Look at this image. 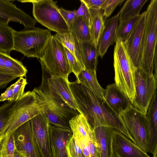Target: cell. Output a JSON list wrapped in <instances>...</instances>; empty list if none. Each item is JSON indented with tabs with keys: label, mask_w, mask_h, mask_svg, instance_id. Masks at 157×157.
<instances>
[{
	"label": "cell",
	"mask_w": 157,
	"mask_h": 157,
	"mask_svg": "<svg viewBox=\"0 0 157 157\" xmlns=\"http://www.w3.org/2000/svg\"><path fill=\"white\" fill-rule=\"evenodd\" d=\"M64 49L72 72L77 78L80 73L84 69L74 55L66 48L64 47Z\"/></svg>",
	"instance_id": "obj_35"
},
{
	"label": "cell",
	"mask_w": 157,
	"mask_h": 157,
	"mask_svg": "<svg viewBox=\"0 0 157 157\" xmlns=\"http://www.w3.org/2000/svg\"><path fill=\"white\" fill-rule=\"evenodd\" d=\"M115 81L132 104L136 95L134 66L123 42L117 39L114 51Z\"/></svg>",
	"instance_id": "obj_4"
},
{
	"label": "cell",
	"mask_w": 157,
	"mask_h": 157,
	"mask_svg": "<svg viewBox=\"0 0 157 157\" xmlns=\"http://www.w3.org/2000/svg\"><path fill=\"white\" fill-rule=\"evenodd\" d=\"M153 157H157V146L155 152L154 154H153Z\"/></svg>",
	"instance_id": "obj_44"
},
{
	"label": "cell",
	"mask_w": 157,
	"mask_h": 157,
	"mask_svg": "<svg viewBox=\"0 0 157 157\" xmlns=\"http://www.w3.org/2000/svg\"><path fill=\"white\" fill-rule=\"evenodd\" d=\"M149 130L147 152L154 154L157 146V89L146 115Z\"/></svg>",
	"instance_id": "obj_21"
},
{
	"label": "cell",
	"mask_w": 157,
	"mask_h": 157,
	"mask_svg": "<svg viewBox=\"0 0 157 157\" xmlns=\"http://www.w3.org/2000/svg\"><path fill=\"white\" fill-rule=\"evenodd\" d=\"M17 76L3 72H0V88H5L10 82L17 78Z\"/></svg>",
	"instance_id": "obj_39"
},
{
	"label": "cell",
	"mask_w": 157,
	"mask_h": 157,
	"mask_svg": "<svg viewBox=\"0 0 157 157\" xmlns=\"http://www.w3.org/2000/svg\"><path fill=\"white\" fill-rule=\"evenodd\" d=\"M39 61L42 71L50 76L68 78L72 73L64 47L54 35L51 36Z\"/></svg>",
	"instance_id": "obj_6"
},
{
	"label": "cell",
	"mask_w": 157,
	"mask_h": 157,
	"mask_svg": "<svg viewBox=\"0 0 157 157\" xmlns=\"http://www.w3.org/2000/svg\"><path fill=\"white\" fill-rule=\"evenodd\" d=\"M146 11L141 14L135 28L127 40L123 42L132 62L136 68H141L143 56L144 33Z\"/></svg>",
	"instance_id": "obj_12"
},
{
	"label": "cell",
	"mask_w": 157,
	"mask_h": 157,
	"mask_svg": "<svg viewBox=\"0 0 157 157\" xmlns=\"http://www.w3.org/2000/svg\"><path fill=\"white\" fill-rule=\"evenodd\" d=\"M154 69V73L153 74L157 79V43L155 48L153 57Z\"/></svg>",
	"instance_id": "obj_42"
},
{
	"label": "cell",
	"mask_w": 157,
	"mask_h": 157,
	"mask_svg": "<svg viewBox=\"0 0 157 157\" xmlns=\"http://www.w3.org/2000/svg\"><path fill=\"white\" fill-rule=\"evenodd\" d=\"M10 21L18 22L25 29L35 28L36 21L21 9L10 0H0V24L8 25Z\"/></svg>",
	"instance_id": "obj_14"
},
{
	"label": "cell",
	"mask_w": 157,
	"mask_h": 157,
	"mask_svg": "<svg viewBox=\"0 0 157 157\" xmlns=\"http://www.w3.org/2000/svg\"><path fill=\"white\" fill-rule=\"evenodd\" d=\"M119 117L135 143L147 152L149 130L146 115L131 104L125 110L120 112Z\"/></svg>",
	"instance_id": "obj_10"
},
{
	"label": "cell",
	"mask_w": 157,
	"mask_h": 157,
	"mask_svg": "<svg viewBox=\"0 0 157 157\" xmlns=\"http://www.w3.org/2000/svg\"><path fill=\"white\" fill-rule=\"evenodd\" d=\"M91 41L97 48L100 36L104 29L105 20L101 9H89Z\"/></svg>",
	"instance_id": "obj_24"
},
{
	"label": "cell",
	"mask_w": 157,
	"mask_h": 157,
	"mask_svg": "<svg viewBox=\"0 0 157 157\" xmlns=\"http://www.w3.org/2000/svg\"><path fill=\"white\" fill-rule=\"evenodd\" d=\"M141 16H133L121 21L118 25L116 34V40L123 42L125 41L136 25Z\"/></svg>",
	"instance_id": "obj_30"
},
{
	"label": "cell",
	"mask_w": 157,
	"mask_h": 157,
	"mask_svg": "<svg viewBox=\"0 0 157 157\" xmlns=\"http://www.w3.org/2000/svg\"><path fill=\"white\" fill-rule=\"evenodd\" d=\"M94 129L100 157H112L113 155L112 142L115 130L108 126H100Z\"/></svg>",
	"instance_id": "obj_22"
},
{
	"label": "cell",
	"mask_w": 157,
	"mask_h": 157,
	"mask_svg": "<svg viewBox=\"0 0 157 157\" xmlns=\"http://www.w3.org/2000/svg\"><path fill=\"white\" fill-rule=\"evenodd\" d=\"M14 134L18 150L28 157H40L34 140L31 120L18 127Z\"/></svg>",
	"instance_id": "obj_15"
},
{
	"label": "cell",
	"mask_w": 157,
	"mask_h": 157,
	"mask_svg": "<svg viewBox=\"0 0 157 157\" xmlns=\"http://www.w3.org/2000/svg\"><path fill=\"white\" fill-rule=\"evenodd\" d=\"M48 75L42 71V80L39 86L33 90L42 113L49 123L64 128L71 129L70 121L80 113L68 105L48 83Z\"/></svg>",
	"instance_id": "obj_2"
},
{
	"label": "cell",
	"mask_w": 157,
	"mask_h": 157,
	"mask_svg": "<svg viewBox=\"0 0 157 157\" xmlns=\"http://www.w3.org/2000/svg\"><path fill=\"white\" fill-rule=\"evenodd\" d=\"M69 29L79 42L91 41L90 28L82 17H78Z\"/></svg>",
	"instance_id": "obj_31"
},
{
	"label": "cell",
	"mask_w": 157,
	"mask_h": 157,
	"mask_svg": "<svg viewBox=\"0 0 157 157\" xmlns=\"http://www.w3.org/2000/svg\"><path fill=\"white\" fill-rule=\"evenodd\" d=\"M112 157H117L114 154L113 155Z\"/></svg>",
	"instance_id": "obj_45"
},
{
	"label": "cell",
	"mask_w": 157,
	"mask_h": 157,
	"mask_svg": "<svg viewBox=\"0 0 157 157\" xmlns=\"http://www.w3.org/2000/svg\"><path fill=\"white\" fill-rule=\"evenodd\" d=\"M118 16L117 13L105 21L104 28L97 47L98 56L102 58L109 47L116 41Z\"/></svg>",
	"instance_id": "obj_19"
},
{
	"label": "cell",
	"mask_w": 157,
	"mask_h": 157,
	"mask_svg": "<svg viewBox=\"0 0 157 157\" xmlns=\"http://www.w3.org/2000/svg\"><path fill=\"white\" fill-rule=\"evenodd\" d=\"M49 132L52 157H67L66 145L72 135L71 129L49 124Z\"/></svg>",
	"instance_id": "obj_17"
},
{
	"label": "cell",
	"mask_w": 157,
	"mask_h": 157,
	"mask_svg": "<svg viewBox=\"0 0 157 157\" xmlns=\"http://www.w3.org/2000/svg\"><path fill=\"white\" fill-rule=\"evenodd\" d=\"M27 84L26 78L20 77L14 84L12 101H16L20 99L24 94V89Z\"/></svg>",
	"instance_id": "obj_36"
},
{
	"label": "cell",
	"mask_w": 157,
	"mask_h": 157,
	"mask_svg": "<svg viewBox=\"0 0 157 157\" xmlns=\"http://www.w3.org/2000/svg\"><path fill=\"white\" fill-rule=\"evenodd\" d=\"M59 11L69 28L78 17L76 14V10L68 11L61 7L59 8Z\"/></svg>",
	"instance_id": "obj_38"
},
{
	"label": "cell",
	"mask_w": 157,
	"mask_h": 157,
	"mask_svg": "<svg viewBox=\"0 0 157 157\" xmlns=\"http://www.w3.org/2000/svg\"><path fill=\"white\" fill-rule=\"evenodd\" d=\"M14 157H28L23 153L19 151L16 148L15 149Z\"/></svg>",
	"instance_id": "obj_43"
},
{
	"label": "cell",
	"mask_w": 157,
	"mask_h": 157,
	"mask_svg": "<svg viewBox=\"0 0 157 157\" xmlns=\"http://www.w3.org/2000/svg\"><path fill=\"white\" fill-rule=\"evenodd\" d=\"M124 1V0H105L101 8V9L103 10V16L105 20L109 17L117 6Z\"/></svg>",
	"instance_id": "obj_34"
},
{
	"label": "cell",
	"mask_w": 157,
	"mask_h": 157,
	"mask_svg": "<svg viewBox=\"0 0 157 157\" xmlns=\"http://www.w3.org/2000/svg\"><path fill=\"white\" fill-rule=\"evenodd\" d=\"M113 154L117 157H149L145 152L126 136L114 131L112 142Z\"/></svg>",
	"instance_id": "obj_16"
},
{
	"label": "cell",
	"mask_w": 157,
	"mask_h": 157,
	"mask_svg": "<svg viewBox=\"0 0 157 157\" xmlns=\"http://www.w3.org/2000/svg\"><path fill=\"white\" fill-rule=\"evenodd\" d=\"M69 124L73 134L66 145L67 157H100L94 129L84 115L74 117Z\"/></svg>",
	"instance_id": "obj_3"
},
{
	"label": "cell",
	"mask_w": 157,
	"mask_h": 157,
	"mask_svg": "<svg viewBox=\"0 0 157 157\" xmlns=\"http://www.w3.org/2000/svg\"><path fill=\"white\" fill-rule=\"evenodd\" d=\"M47 75V80L49 85L68 105L78 111L80 113V111L69 86L68 78Z\"/></svg>",
	"instance_id": "obj_20"
},
{
	"label": "cell",
	"mask_w": 157,
	"mask_h": 157,
	"mask_svg": "<svg viewBox=\"0 0 157 157\" xmlns=\"http://www.w3.org/2000/svg\"><path fill=\"white\" fill-rule=\"evenodd\" d=\"M51 31L39 27L19 31L14 30L15 50L27 58L40 59L52 35Z\"/></svg>",
	"instance_id": "obj_5"
},
{
	"label": "cell",
	"mask_w": 157,
	"mask_h": 157,
	"mask_svg": "<svg viewBox=\"0 0 157 157\" xmlns=\"http://www.w3.org/2000/svg\"><path fill=\"white\" fill-rule=\"evenodd\" d=\"M15 148L14 132L0 140V157H14Z\"/></svg>",
	"instance_id": "obj_33"
},
{
	"label": "cell",
	"mask_w": 157,
	"mask_h": 157,
	"mask_svg": "<svg viewBox=\"0 0 157 157\" xmlns=\"http://www.w3.org/2000/svg\"><path fill=\"white\" fill-rule=\"evenodd\" d=\"M105 90L104 101L118 116L121 111L132 104L128 98L115 83L108 85Z\"/></svg>",
	"instance_id": "obj_18"
},
{
	"label": "cell",
	"mask_w": 157,
	"mask_h": 157,
	"mask_svg": "<svg viewBox=\"0 0 157 157\" xmlns=\"http://www.w3.org/2000/svg\"><path fill=\"white\" fill-rule=\"evenodd\" d=\"M148 0H127L118 13L120 22L127 18L139 15L143 7Z\"/></svg>",
	"instance_id": "obj_29"
},
{
	"label": "cell",
	"mask_w": 157,
	"mask_h": 157,
	"mask_svg": "<svg viewBox=\"0 0 157 157\" xmlns=\"http://www.w3.org/2000/svg\"><path fill=\"white\" fill-rule=\"evenodd\" d=\"M76 80L93 92L101 99L104 100L105 90L101 86L98 81L96 71L83 69L80 73Z\"/></svg>",
	"instance_id": "obj_23"
},
{
	"label": "cell",
	"mask_w": 157,
	"mask_h": 157,
	"mask_svg": "<svg viewBox=\"0 0 157 157\" xmlns=\"http://www.w3.org/2000/svg\"><path fill=\"white\" fill-rule=\"evenodd\" d=\"M22 3L33 4V14L38 22L49 30L62 34L70 31L57 5L52 0H18Z\"/></svg>",
	"instance_id": "obj_8"
},
{
	"label": "cell",
	"mask_w": 157,
	"mask_h": 157,
	"mask_svg": "<svg viewBox=\"0 0 157 157\" xmlns=\"http://www.w3.org/2000/svg\"><path fill=\"white\" fill-rule=\"evenodd\" d=\"M54 36L74 55L83 69H85L79 42L72 32L70 31L62 34L56 33Z\"/></svg>",
	"instance_id": "obj_25"
},
{
	"label": "cell",
	"mask_w": 157,
	"mask_h": 157,
	"mask_svg": "<svg viewBox=\"0 0 157 157\" xmlns=\"http://www.w3.org/2000/svg\"><path fill=\"white\" fill-rule=\"evenodd\" d=\"M80 6L75 11L76 15L78 17H82L90 29V21L89 9L82 0H80Z\"/></svg>",
	"instance_id": "obj_37"
},
{
	"label": "cell",
	"mask_w": 157,
	"mask_h": 157,
	"mask_svg": "<svg viewBox=\"0 0 157 157\" xmlns=\"http://www.w3.org/2000/svg\"><path fill=\"white\" fill-rule=\"evenodd\" d=\"M5 57L4 65L0 68V72L9 73L18 78L26 77L27 70L22 63L5 53Z\"/></svg>",
	"instance_id": "obj_28"
},
{
	"label": "cell",
	"mask_w": 157,
	"mask_h": 157,
	"mask_svg": "<svg viewBox=\"0 0 157 157\" xmlns=\"http://www.w3.org/2000/svg\"><path fill=\"white\" fill-rule=\"evenodd\" d=\"M136 95L132 104L138 111L146 115L150 104L157 89V79L140 68H136L134 74Z\"/></svg>",
	"instance_id": "obj_11"
},
{
	"label": "cell",
	"mask_w": 157,
	"mask_h": 157,
	"mask_svg": "<svg viewBox=\"0 0 157 157\" xmlns=\"http://www.w3.org/2000/svg\"><path fill=\"white\" fill-rule=\"evenodd\" d=\"M17 101H10L2 104L0 107V134L6 126L12 117Z\"/></svg>",
	"instance_id": "obj_32"
},
{
	"label": "cell",
	"mask_w": 157,
	"mask_h": 157,
	"mask_svg": "<svg viewBox=\"0 0 157 157\" xmlns=\"http://www.w3.org/2000/svg\"><path fill=\"white\" fill-rule=\"evenodd\" d=\"M14 84L11 85L10 86L7 88L6 91L2 93L0 97V101H12Z\"/></svg>",
	"instance_id": "obj_40"
},
{
	"label": "cell",
	"mask_w": 157,
	"mask_h": 157,
	"mask_svg": "<svg viewBox=\"0 0 157 157\" xmlns=\"http://www.w3.org/2000/svg\"><path fill=\"white\" fill-rule=\"evenodd\" d=\"M79 43L85 69L96 71L98 56L97 48L91 41Z\"/></svg>",
	"instance_id": "obj_26"
},
{
	"label": "cell",
	"mask_w": 157,
	"mask_h": 157,
	"mask_svg": "<svg viewBox=\"0 0 157 157\" xmlns=\"http://www.w3.org/2000/svg\"><path fill=\"white\" fill-rule=\"evenodd\" d=\"M14 31L8 25L0 24V52L10 56L15 50Z\"/></svg>",
	"instance_id": "obj_27"
},
{
	"label": "cell",
	"mask_w": 157,
	"mask_h": 157,
	"mask_svg": "<svg viewBox=\"0 0 157 157\" xmlns=\"http://www.w3.org/2000/svg\"><path fill=\"white\" fill-rule=\"evenodd\" d=\"M41 113L34 92L29 91L24 93L17 101L12 117L0 134V140L10 136L20 126Z\"/></svg>",
	"instance_id": "obj_9"
},
{
	"label": "cell",
	"mask_w": 157,
	"mask_h": 157,
	"mask_svg": "<svg viewBox=\"0 0 157 157\" xmlns=\"http://www.w3.org/2000/svg\"><path fill=\"white\" fill-rule=\"evenodd\" d=\"M34 137L40 157H52L49 132V122L43 113L31 119Z\"/></svg>",
	"instance_id": "obj_13"
},
{
	"label": "cell",
	"mask_w": 157,
	"mask_h": 157,
	"mask_svg": "<svg viewBox=\"0 0 157 157\" xmlns=\"http://www.w3.org/2000/svg\"><path fill=\"white\" fill-rule=\"evenodd\" d=\"M69 85L80 111L91 128L108 126L121 133L135 143L119 116L106 103L86 87L76 80Z\"/></svg>",
	"instance_id": "obj_1"
},
{
	"label": "cell",
	"mask_w": 157,
	"mask_h": 157,
	"mask_svg": "<svg viewBox=\"0 0 157 157\" xmlns=\"http://www.w3.org/2000/svg\"><path fill=\"white\" fill-rule=\"evenodd\" d=\"M88 9H101L105 0H82Z\"/></svg>",
	"instance_id": "obj_41"
},
{
	"label": "cell",
	"mask_w": 157,
	"mask_h": 157,
	"mask_svg": "<svg viewBox=\"0 0 157 157\" xmlns=\"http://www.w3.org/2000/svg\"><path fill=\"white\" fill-rule=\"evenodd\" d=\"M145 11L140 69L148 75L152 76L154 75V54L157 43V0H151Z\"/></svg>",
	"instance_id": "obj_7"
}]
</instances>
